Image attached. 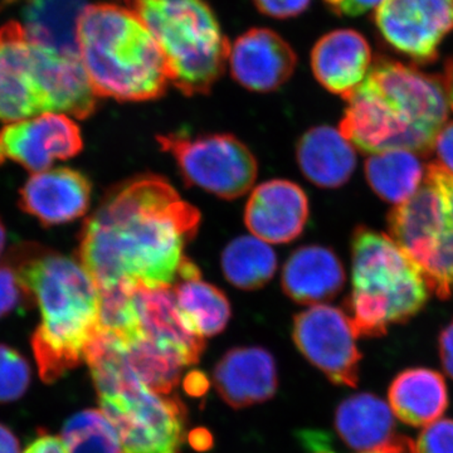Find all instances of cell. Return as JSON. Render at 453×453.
I'll return each mask as SVG.
<instances>
[{
  "label": "cell",
  "mask_w": 453,
  "mask_h": 453,
  "mask_svg": "<svg viewBox=\"0 0 453 453\" xmlns=\"http://www.w3.org/2000/svg\"><path fill=\"white\" fill-rule=\"evenodd\" d=\"M201 213L165 179L144 174L106 193L80 234L79 261L98 288H172Z\"/></svg>",
  "instance_id": "obj_1"
},
{
  "label": "cell",
  "mask_w": 453,
  "mask_h": 453,
  "mask_svg": "<svg viewBox=\"0 0 453 453\" xmlns=\"http://www.w3.org/2000/svg\"><path fill=\"white\" fill-rule=\"evenodd\" d=\"M345 101L340 133L372 155L427 154L449 119L442 79L387 57L372 61L365 81Z\"/></svg>",
  "instance_id": "obj_2"
},
{
  "label": "cell",
  "mask_w": 453,
  "mask_h": 453,
  "mask_svg": "<svg viewBox=\"0 0 453 453\" xmlns=\"http://www.w3.org/2000/svg\"><path fill=\"white\" fill-rule=\"evenodd\" d=\"M29 303L40 308L32 348L42 380L55 381L85 360L98 327V288L81 262L37 243L8 253Z\"/></svg>",
  "instance_id": "obj_3"
},
{
  "label": "cell",
  "mask_w": 453,
  "mask_h": 453,
  "mask_svg": "<svg viewBox=\"0 0 453 453\" xmlns=\"http://www.w3.org/2000/svg\"><path fill=\"white\" fill-rule=\"evenodd\" d=\"M83 67L97 97L148 101L165 94L168 65L159 44L129 9L94 4L79 28Z\"/></svg>",
  "instance_id": "obj_4"
},
{
  "label": "cell",
  "mask_w": 453,
  "mask_h": 453,
  "mask_svg": "<svg viewBox=\"0 0 453 453\" xmlns=\"http://www.w3.org/2000/svg\"><path fill=\"white\" fill-rule=\"evenodd\" d=\"M421 268L390 235L360 226L353 237L349 319L357 338H375L421 311L429 296Z\"/></svg>",
  "instance_id": "obj_5"
},
{
  "label": "cell",
  "mask_w": 453,
  "mask_h": 453,
  "mask_svg": "<svg viewBox=\"0 0 453 453\" xmlns=\"http://www.w3.org/2000/svg\"><path fill=\"white\" fill-rule=\"evenodd\" d=\"M159 44L170 82L187 96L208 94L225 73L228 41L204 0H125Z\"/></svg>",
  "instance_id": "obj_6"
},
{
  "label": "cell",
  "mask_w": 453,
  "mask_h": 453,
  "mask_svg": "<svg viewBox=\"0 0 453 453\" xmlns=\"http://www.w3.org/2000/svg\"><path fill=\"white\" fill-rule=\"evenodd\" d=\"M390 237L421 268L429 290L453 296V173L429 164L421 186L389 216Z\"/></svg>",
  "instance_id": "obj_7"
},
{
  "label": "cell",
  "mask_w": 453,
  "mask_h": 453,
  "mask_svg": "<svg viewBox=\"0 0 453 453\" xmlns=\"http://www.w3.org/2000/svg\"><path fill=\"white\" fill-rule=\"evenodd\" d=\"M98 398L118 434L121 453H181L187 408L177 395L153 392L130 368Z\"/></svg>",
  "instance_id": "obj_8"
},
{
  "label": "cell",
  "mask_w": 453,
  "mask_h": 453,
  "mask_svg": "<svg viewBox=\"0 0 453 453\" xmlns=\"http://www.w3.org/2000/svg\"><path fill=\"white\" fill-rule=\"evenodd\" d=\"M157 144L172 154L184 180L223 199L246 195L257 178L252 151L229 134L159 135Z\"/></svg>",
  "instance_id": "obj_9"
},
{
  "label": "cell",
  "mask_w": 453,
  "mask_h": 453,
  "mask_svg": "<svg viewBox=\"0 0 453 453\" xmlns=\"http://www.w3.org/2000/svg\"><path fill=\"white\" fill-rule=\"evenodd\" d=\"M292 338L300 353L332 383L356 388L362 354L344 311L325 303L310 306L295 316Z\"/></svg>",
  "instance_id": "obj_10"
},
{
  "label": "cell",
  "mask_w": 453,
  "mask_h": 453,
  "mask_svg": "<svg viewBox=\"0 0 453 453\" xmlns=\"http://www.w3.org/2000/svg\"><path fill=\"white\" fill-rule=\"evenodd\" d=\"M374 25L399 55L432 64L453 31V0H383L374 11Z\"/></svg>",
  "instance_id": "obj_11"
},
{
  "label": "cell",
  "mask_w": 453,
  "mask_h": 453,
  "mask_svg": "<svg viewBox=\"0 0 453 453\" xmlns=\"http://www.w3.org/2000/svg\"><path fill=\"white\" fill-rule=\"evenodd\" d=\"M82 148L79 125L64 113H42L0 130V165L14 162L32 173L44 172L56 160L71 159Z\"/></svg>",
  "instance_id": "obj_12"
},
{
  "label": "cell",
  "mask_w": 453,
  "mask_h": 453,
  "mask_svg": "<svg viewBox=\"0 0 453 453\" xmlns=\"http://www.w3.org/2000/svg\"><path fill=\"white\" fill-rule=\"evenodd\" d=\"M91 195V183L79 170L47 169L27 179L18 204L42 226H61L86 214Z\"/></svg>",
  "instance_id": "obj_13"
},
{
  "label": "cell",
  "mask_w": 453,
  "mask_h": 453,
  "mask_svg": "<svg viewBox=\"0 0 453 453\" xmlns=\"http://www.w3.org/2000/svg\"><path fill=\"white\" fill-rule=\"evenodd\" d=\"M228 64L232 76L244 88L271 92L288 81L296 68L297 57L276 32L253 28L232 44Z\"/></svg>",
  "instance_id": "obj_14"
},
{
  "label": "cell",
  "mask_w": 453,
  "mask_h": 453,
  "mask_svg": "<svg viewBox=\"0 0 453 453\" xmlns=\"http://www.w3.org/2000/svg\"><path fill=\"white\" fill-rule=\"evenodd\" d=\"M44 112L33 73L32 43L22 23L0 28V121L16 122Z\"/></svg>",
  "instance_id": "obj_15"
},
{
  "label": "cell",
  "mask_w": 453,
  "mask_h": 453,
  "mask_svg": "<svg viewBox=\"0 0 453 453\" xmlns=\"http://www.w3.org/2000/svg\"><path fill=\"white\" fill-rule=\"evenodd\" d=\"M309 217V201L297 184L283 179L259 184L251 193L244 222L255 237L268 243L296 240Z\"/></svg>",
  "instance_id": "obj_16"
},
{
  "label": "cell",
  "mask_w": 453,
  "mask_h": 453,
  "mask_svg": "<svg viewBox=\"0 0 453 453\" xmlns=\"http://www.w3.org/2000/svg\"><path fill=\"white\" fill-rule=\"evenodd\" d=\"M32 56L33 73L44 112H65L88 119L96 111L97 95L81 58L55 55L35 43Z\"/></svg>",
  "instance_id": "obj_17"
},
{
  "label": "cell",
  "mask_w": 453,
  "mask_h": 453,
  "mask_svg": "<svg viewBox=\"0 0 453 453\" xmlns=\"http://www.w3.org/2000/svg\"><path fill=\"white\" fill-rule=\"evenodd\" d=\"M213 381L220 398L234 410L265 403L279 386L276 362L266 349L234 348L214 368Z\"/></svg>",
  "instance_id": "obj_18"
},
{
  "label": "cell",
  "mask_w": 453,
  "mask_h": 453,
  "mask_svg": "<svg viewBox=\"0 0 453 453\" xmlns=\"http://www.w3.org/2000/svg\"><path fill=\"white\" fill-rule=\"evenodd\" d=\"M140 335L174 351L184 365H196L204 353L205 339L196 335L180 314L172 288H145L135 290Z\"/></svg>",
  "instance_id": "obj_19"
},
{
  "label": "cell",
  "mask_w": 453,
  "mask_h": 453,
  "mask_svg": "<svg viewBox=\"0 0 453 453\" xmlns=\"http://www.w3.org/2000/svg\"><path fill=\"white\" fill-rule=\"evenodd\" d=\"M372 65V49L365 35L354 29H338L325 35L311 52L316 80L327 91L350 96Z\"/></svg>",
  "instance_id": "obj_20"
},
{
  "label": "cell",
  "mask_w": 453,
  "mask_h": 453,
  "mask_svg": "<svg viewBox=\"0 0 453 453\" xmlns=\"http://www.w3.org/2000/svg\"><path fill=\"white\" fill-rule=\"evenodd\" d=\"M281 281L283 291L295 303L319 305L342 290L344 267L332 250L303 246L286 261Z\"/></svg>",
  "instance_id": "obj_21"
},
{
  "label": "cell",
  "mask_w": 453,
  "mask_h": 453,
  "mask_svg": "<svg viewBox=\"0 0 453 453\" xmlns=\"http://www.w3.org/2000/svg\"><path fill=\"white\" fill-rule=\"evenodd\" d=\"M86 0H26L23 28L28 40L62 57L81 58L79 28Z\"/></svg>",
  "instance_id": "obj_22"
},
{
  "label": "cell",
  "mask_w": 453,
  "mask_h": 453,
  "mask_svg": "<svg viewBox=\"0 0 453 453\" xmlns=\"http://www.w3.org/2000/svg\"><path fill=\"white\" fill-rule=\"evenodd\" d=\"M301 172L321 188L347 183L357 165L354 146L330 127H318L303 134L296 149Z\"/></svg>",
  "instance_id": "obj_23"
},
{
  "label": "cell",
  "mask_w": 453,
  "mask_h": 453,
  "mask_svg": "<svg viewBox=\"0 0 453 453\" xmlns=\"http://www.w3.org/2000/svg\"><path fill=\"white\" fill-rule=\"evenodd\" d=\"M175 300L188 326L202 338L219 335L231 319V305L223 291L202 279L195 262L181 265L174 288Z\"/></svg>",
  "instance_id": "obj_24"
},
{
  "label": "cell",
  "mask_w": 453,
  "mask_h": 453,
  "mask_svg": "<svg viewBox=\"0 0 453 453\" xmlns=\"http://www.w3.org/2000/svg\"><path fill=\"white\" fill-rule=\"evenodd\" d=\"M388 398L395 416L413 427L436 422L449 404L442 375L425 368L402 372L390 384Z\"/></svg>",
  "instance_id": "obj_25"
},
{
  "label": "cell",
  "mask_w": 453,
  "mask_h": 453,
  "mask_svg": "<svg viewBox=\"0 0 453 453\" xmlns=\"http://www.w3.org/2000/svg\"><path fill=\"white\" fill-rule=\"evenodd\" d=\"M335 428L349 447L362 452L387 445L396 437L388 404L369 393L350 396L339 405Z\"/></svg>",
  "instance_id": "obj_26"
},
{
  "label": "cell",
  "mask_w": 453,
  "mask_h": 453,
  "mask_svg": "<svg viewBox=\"0 0 453 453\" xmlns=\"http://www.w3.org/2000/svg\"><path fill=\"white\" fill-rule=\"evenodd\" d=\"M365 173L372 190L384 201L398 205L417 192L426 172L416 154L393 150L372 155Z\"/></svg>",
  "instance_id": "obj_27"
},
{
  "label": "cell",
  "mask_w": 453,
  "mask_h": 453,
  "mask_svg": "<svg viewBox=\"0 0 453 453\" xmlns=\"http://www.w3.org/2000/svg\"><path fill=\"white\" fill-rule=\"evenodd\" d=\"M276 268V253L257 237L235 238L223 251V273L241 290L261 288L275 275Z\"/></svg>",
  "instance_id": "obj_28"
},
{
  "label": "cell",
  "mask_w": 453,
  "mask_h": 453,
  "mask_svg": "<svg viewBox=\"0 0 453 453\" xmlns=\"http://www.w3.org/2000/svg\"><path fill=\"white\" fill-rule=\"evenodd\" d=\"M127 357L131 371L140 381L164 395H169L177 388L186 366L174 351L142 335L127 342Z\"/></svg>",
  "instance_id": "obj_29"
},
{
  "label": "cell",
  "mask_w": 453,
  "mask_h": 453,
  "mask_svg": "<svg viewBox=\"0 0 453 453\" xmlns=\"http://www.w3.org/2000/svg\"><path fill=\"white\" fill-rule=\"evenodd\" d=\"M68 453H121L115 428L101 410H86L65 422L62 431Z\"/></svg>",
  "instance_id": "obj_30"
},
{
  "label": "cell",
  "mask_w": 453,
  "mask_h": 453,
  "mask_svg": "<svg viewBox=\"0 0 453 453\" xmlns=\"http://www.w3.org/2000/svg\"><path fill=\"white\" fill-rule=\"evenodd\" d=\"M138 286L119 283L98 288V325L100 329L116 334L130 342L139 338L140 327L135 306Z\"/></svg>",
  "instance_id": "obj_31"
},
{
  "label": "cell",
  "mask_w": 453,
  "mask_h": 453,
  "mask_svg": "<svg viewBox=\"0 0 453 453\" xmlns=\"http://www.w3.org/2000/svg\"><path fill=\"white\" fill-rule=\"evenodd\" d=\"M31 380L28 360L16 349L0 344V403H11L25 395Z\"/></svg>",
  "instance_id": "obj_32"
},
{
  "label": "cell",
  "mask_w": 453,
  "mask_h": 453,
  "mask_svg": "<svg viewBox=\"0 0 453 453\" xmlns=\"http://www.w3.org/2000/svg\"><path fill=\"white\" fill-rule=\"evenodd\" d=\"M29 303L18 277L16 267L8 258L0 264V319L11 315L20 306Z\"/></svg>",
  "instance_id": "obj_33"
},
{
  "label": "cell",
  "mask_w": 453,
  "mask_h": 453,
  "mask_svg": "<svg viewBox=\"0 0 453 453\" xmlns=\"http://www.w3.org/2000/svg\"><path fill=\"white\" fill-rule=\"evenodd\" d=\"M413 453H453V419H441L423 429Z\"/></svg>",
  "instance_id": "obj_34"
},
{
  "label": "cell",
  "mask_w": 453,
  "mask_h": 453,
  "mask_svg": "<svg viewBox=\"0 0 453 453\" xmlns=\"http://www.w3.org/2000/svg\"><path fill=\"white\" fill-rule=\"evenodd\" d=\"M261 13L277 19H288L303 13L311 0H253Z\"/></svg>",
  "instance_id": "obj_35"
},
{
  "label": "cell",
  "mask_w": 453,
  "mask_h": 453,
  "mask_svg": "<svg viewBox=\"0 0 453 453\" xmlns=\"http://www.w3.org/2000/svg\"><path fill=\"white\" fill-rule=\"evenodd\" d=\"M333 13L340 17H357L375 11L383 0H324Z\"/></svg>",
  "instance_id": "obj_36"
},
{
  "label": "cell",
  "mask_w": 453,
  "mask_h": 453,
  "mask_svg": "<svg viewBox=\"0 0 453 453\" xmlns=\"http://www.w3.org/2000/svg\"><path fill=\"white\" fill-rule=\"evenodd\" d=\"M434 149L441 164L453 173V122H449L438 134Z\"/></svg>",
  "instance_id": "obj_37"
},
{
  "label": "cell",
  "mask_w": 453,
  "mask_h": 453,
  "mask_svg": "<svg viewBox=\"0 0 453 453\" xmlns=\"http://www.w3.org/2000/svg\"><path fill=\"white\" fill-rule=\"evenodd\" d=\"M23 453H68L61 437L41 432Z\"/></svg>",
  "instance_id": "obj_38"
},
{
  "label": "cell",
  "mask_w": 453,
  "mask_h": 453,
  "mask_svg": "<svg viewBox=\"0 0 453 453\" xmlns=\"http://www.w3.org/2000/svg\"><path fill=\"white\" fill-rule=\"evenodd\" d=\"M183 388L188 395L201 398V396L207 395L211 388L210 378L201 371L189 372L184 377Z\"/></svg>",
  "instance_id": "obj_39"
},
{
  "label": "cell",
  "mask_w": 453,
  "mask_h": 453,
  "mask_svg": "<svg viewBox=\"0 0 453 453\" xmlns=\"http://www.w3.org/2000/svg\"><path fill=\"white\" fill-rule=\"evenodd\" d=\"M301 443H303L308 453H335L326 434L316 431H303L300 434Z\"/></svg>",
  "instance_id": "obj_40"
},
{
  "label": "cell",
  "mask_w": 453,
  "mask_h": 453,
  "mask_svg": "<svg viewBox=\"0 0 453 453\" xmlns=\"http://www.w3.org/2000/svg\"><path fill=\"white\" fill-rule=\"evenodd\" d=\"M440 356L443 369L453 380V323L440 336Z\"/></svg>",
  "instance_id": "obj_41"
},
{
  "label": "cell",
  "mask_w": 453,
  "mask_h": 453,
  "mask_svg": "<svg viewBox=\"0 0 453 453\" xmlns=\"http://www.w3.org/2000/svg\"><path fill=\"white\" fill-rule=\"evenodd\" d=\"M188 443L196 452H208L213 449L214 438L210 429L198 427L188 434Z\"/></svg>",
  "instance_id": "obj_42"
},
{
  "label": "cell",
  "mask_w": 453,
  "mask_h": 453,
  "mask_svg": "<svg viewBox=\"0 0 453 453\" xmlns=\"http://www.w3.org/2000/svg\"><path fill=\"white\" fill-rule=\"evenodd\" d=\"M362 453H413V442L410 438L396 436L387 445Z\"/></svg>",
  "instance_id": "obj_43"
},
{
  "label": "cell",
  "mask_w": 453,
  "mask_h": 453,
  "mask_svg": "<svg viewBox=\"0 0 453 453\" xmlns=\"http://www.w3.org/2000/svg\"><path fill=\"white\" fill-rule=\"evenodd\" d=\"M0 453H22L19 440L3 423H0Z\"/></svg>",
  "instance_id": "obj_44"
},
{
  "label": "cell",
  "mask_w": 453,
  "mask_h": 453,
  "mask_svg": "<svg viewBox=\"0 0 453 453\" xmlns=\"http://www.w3.org/2000/svg\"><path fill=\"white\" fill-rule=\"evenodd\" d=\"M442 81L443 85H445L449 107L453 109V57L446 62L445 74H443Z\"/></svg>",
  "instance_id": "obj_45"
},
{
  "label": "cell",
  "mask_w": 453,
  "mask_h": 453,
  "mask_svg": "<svg viewBox=\"0 0 453 453\" xmlns=\"http://www.w3.org/2000/svg\"><path fill=\"white\" fill-rule=\"evenodd\" d=\"M5 243H7V231H5L4 223L0 219V256L4 251Z\"/></svg>",
  "instance_id": "obj_46"
}]
</instances>
